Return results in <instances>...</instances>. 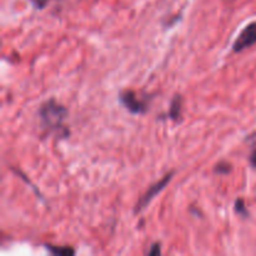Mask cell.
<instances>
[{
	"label": "cell",
	"instance_id": "1",
	"mask_svg": "<svg viewBox=\"0 0 256 256\" xmlns=\"http://www.w3.org/2000/svg\"><path fill=\"white\" fill-rule=\"evenodd\" d=\"M68 116L66 108L58 104L54 99L45 102L39 109V118L42 122V126L49 132L68 136L69 130L65 128L64 122Z\"/></svg>",
	"mask_w": 256,
	"mask_h": 256
},
{
	"label": "cell",
	"instance_id": "2",
	"mask_svg": "<svg viewBox=\"0 0 256 256\" xmlns=\"http://www.w3.org/2000/svg\"><path fill=\"white\" fill-rule=\"evenodd\" d=\"M172 175H174V172H168V174L165 175L162 179H160L159 182H156L155 184L150 185L149 189H148L146 192L142 194V196H140V199L138 200L136 205H135V212H142V210H144L145 208H146L148 205H149L150 202L154 200V198L156 196V195L159 194L160 192H162V190L165 189V186L168 185V182L172 180Z\"/></svg>",
	"mask_w": 256,
	"mask_h": 256
},
{
	"label": "cell",
	"instance_id": "3",
	"mask_svg": "<svg viewBox=\"0 0 256 256\" xmlns=\"http://www.w3.org/2000/svg\"><path fill=\"white\" fill-rule=\"evenodd\" d=\"M119 100L132 114H144L148 110V102L145 99L138 98V94L132 90H126L119 95Z\"/></svg>",
	"mask_w": 256,
	"mask_h": 256
},
{
	"label": "cell",
	"instance_id": "4",
	"mask_svg": "<svg viewBox=\"0 0 256 256\" xmlns=\"http://www.w3.org/2000/svg\"><path fill=\"white\" fill-rule=\"evenodd\" d=\"M256 42V22L248 25L244 30L239 34L236 40L232 45V50L235 52H240L252 46Z\"/></svg>",
	"mask_w": 256,
	"mask_h": 256
},
{
	"label": "cell",
	"instance_id": "5",
	"mask_svg": "<svg viewBox=\"0 0 256 256\" xmlns=\"http://www.w3.org/2000/svg\"><path fill=\"white\" fill-rule=\"evenodd\" d=\"M182 112V98L180 95H175L172 100L169 110V118L174 122H179Z\"/></svg>",
	"mask_w": 256,
	"mask_h": 256
},
{
	"label": "cell",
	"instance_id": "6",
	"mask_svg": "<svg viewBox=\"0 0 256 256\" xmlns=\"http://www.w3.org/2000/svg\"><path fill=\"white\" fill-rule=\"evenodd\" d=\"M48 250L54 255H74L75 250L70 246H54V245H45Z\"/></svg>",
	"mask_w": 256,
	"mask_h": 256
},
{
	"label": "cell",
	"instance_id": "7",
	"mask_svg": "<svg viewBox=\"0 0 256 256\" xmlns=\"http://www.w3.org/2000/svg\"><path fill=\"white\" fill-rule=\"evenodd\" d=\"M214 172L220 175H226L232 172V165H230L228 162H220L219 164H216Z\"/></svg>",
	"mask_w": 256,
	"mask_h": 256
},
{
	"label": "cell",
	"instance_id": "8",
	"mask_svg": "<svg viewBox=\"0 0 256 256\" xmlns=\"http://www.w3.org/2000/svg\"><path fill=\"white\" fill-rule=\"evenodd\" d=\"M235 212H236V214H239L240 216L242 218H246L248 215H249V212H248V209L245 208L244 200L236 199V202H235Z\"/></svg>",
	"mask_w": 256,
	"mask_h": 256
},
{
	"label": "cell",
	"instance_id": "9",
	"mask_svg": "<svg viewBox=\"0 0 256 256\" xmlns=\"http://www.w3.org/2000/svg\"><path fill=\"white\" fill-rule=\"evenodd\" d=\"M52 0H32V2L34 4V6L36 9H44Z\"/></svg>",
	"mask_w": 256,
	"mask_h": 256
},
{
	"label": "cell",
	"instance_id": "10",
	"mask_svg": "<svg viewBox=\"0 0 256 256\" xmlns=\"http://www.w3.org/2000/svg\"><path fill=\"white\" fill-rule=\"evenodd\" d=\"M162 252V248L159 244H154L152 246V249L146 252V255H159Z\"/></svg>",
	"mask_w": 256,
	"mask_h": 256
},
{
	"label": "cell",
	"instance_id": "11",
	"mask_svg": "<svg viewBox=\"0 0 256 256\" xmlns=\"http://www.w3.org/2000/svg\"><path fill=\"white\" fill-rule=\"evenodd\" d=\"M250 162H252V168L256 169V149L252 150V152L250 154Z\"/></svg>",
	"mask_w": 256,
	"mask_h": 256
}]
</instances>
